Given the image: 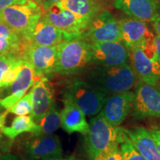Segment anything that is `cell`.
Masks as SVG:
<instances>
[{
  "label": "cell",
  "instance_id": "9c48e42d",
  "mask_svg": "<svg viewBox=\"0 0 160 160\" xmlns=\"http://www.w3.org/2000/svg\"><path fill=\"white\" fill-rule=\"evenodd\" d=\"M132 108L135 119L160 118V90L140 79L136 86Z\"/></svg>",
  "mask_w": 160,
  "mask_h": 160
},
{
  "label": "cell",
  "instance_id": "9a60e30c",
  "mask_svg": "<svg viewBox=\"0 0 160 160\" xmlns=\"http://www.w3.org/2000/svg\"><path fill=\"white\" fill-rule=\"evenodd\" d=\"M31 91L33 102L31 117L37 123L54 102V90L48 78L42 77L36 80Z\"/></svg>",
  "mask_w": 160,
  "mask_h": 160
},
{
  "label": "cell",
  "instance_id": "44dd1931",
  "mask_svg": "<svg viewBox=\"0 0 160 160\" xmlns=\"http://www.w3.org/2000/svg\"><path fill=\"white\" fill-rule=\"evenodd\" d=\"M58 5L91 21L103 9V0H61Z\"/></svg>",
  "mask_w": 160,
  "mask_h": 160
},
{
  "label": "cell",
  "instance_id": "5bb4252c",
  "mask_svg": "<svg viewBox=\"0 0 160 160\" xmlns=\"http://www.w3.org/2000/svg\"><path fill=\"white\" fill-rule=\"evenodd\" d=\"M120 41L130 50L153 40L154 35L150 31L146 22L131 18L119 22Z\"/></svg>",
  "mask_w": 160,
  "mask_h": 160
},
{
  "label": "cell",
  "instance_id": "e0dca14e",
  "mask_svg": "<svg viewBox=\"0 0 160 160\" xmlns=\"http://www.w3.org/2000/svg\"><path fill=\"white\" fill-rule=\"evenodd\" d=\"M79 37L73 36L55 27L45 18H40L28 39L26 43H32L39 45L54 46L59 45L64 40Z\"/></svg>",
  "mask_w": 160,
  "mask_h": 160
},
{
  "label": "cell",
  "instance_id": "7402d4cb",
  "mask_svg": "<svg viewBox=\"0 0 160 160\" xmlns=\"http://www.w3.org/2000/svg\"><path fill=\"white\" fill-rule=\"evenodd\" d=\"M39 125L31 116L28 115L17 116L13 119L11 126L4 127L2 130V133L9 139L11 143L22 133H31L33 135H39Z\"/></svg>",
  "mask_w": 160,
  "mask_h": 160
},
{
  "label": "cell",
  "instance_id": "f546056e",
  "mask_svg": "<svg viewBox=\"0 0 160 160\" xmlns=\"http://www.w3.org/2000/svg\"><path fill=\"white\" fill-rule=\"evenodd\" d=\"M2 160H31L29 158L23 157L21 155L13 154L11 153H6L2 154Z\"/></svg>",
  "mask_w": 160,
  "mask_h": 160
},
{
  "label": "cell",
  "instance_id": "d6a6232c",
  "mask_svg": "<svg viewBox=\"0 0 160 160\" xmlns=\"http://www.w3.org/2000/svg\"><path fill=\"white\" fill-rule=\"evenodd\" d=\"M29 158L31 160H82L80 159L79 158H77L74 157V156H71V157H61V158H46V159H36V158Z\"/></svg>",
  "mask_w": 160,
  "mask_h": 160
},
{
  "label": "cell",
  "instance_id": "4dcf8cb0",
  "mask_svg": "<svg viewBox=\"0 0 160 160\" xmlns=\"http://www.w3.org/2000/svg\"><path fill=\"white\" fill-rule=\"evenodd\" d=\"M28 1H29V0H0V11L10 5L17 3L26 2Z\"/></svg>",
  "mask_w": 160,
  "mask_h": 160
},
{
  "label": "cell",
  "instance_id": "484cf974",
  "mask_svg": "<svg viewBox=\"0 0 160 160\" xmlns=\"http://www.w3.org/2000/svg\"><path fill=\"white\" fill-rule=\"evenodd\" d=\"M120 144V150L123 160H147L135 148L128 135L126 134V132L124 140Z\"/></svg>",
  "mask_w": 160,
  "mask_h": 160
},
{
  "label": "cell",
  "instance_id": "4fadbf2b",
  "mask_svg": "<svg viewBox=\"0 0 160 160\" xmlns=\"http://www.w3.org/2000/svg\"><path fill=\"white\" fill-rule=\"evenodd\" d=\"M86 35L92 43L119 42V22L108 11H105L91 20Z\"/></svg>",
  "mask_w": 160,
  "mask_h": 160
},
{
  "label": "cell",
  "instance_id": "2e32d148",
  "mask_svg": "<svg viewBox=\"0 0 160 160\" xmlns=\"http://www.w3.org/2000/svg\"><path fill=\"white\" fill-rule=\"evenodd\" d=\"M34 72L30 64L24 59L21 69L17 77L8 88L9 92L7 97L0 99V102L5 110H8L21 99L27 91L33 87L36 81Z\"/></svg>",
  "mask_w": 160,
  "mask_h": 160
},
{
  "label": "cell",
  "instance_id": "836d02e7",
  "mask_svg": "<svg viewBox=\"0 0 160 160\" xmlns=\"http://www.w3.org/2000/svg\"><path fill=\"white\" fill-rule=\"evenodd\" d=\"M153 44L155 46L156 53H157L158 60L160 63V37L159 36H154L153 38Z\"/></svg>",
  "mask_w": 160,
  "mask_h": 160
},
{
  "label": "cell",
  "instance_id": "30bf717a",
  "mask_svg": "<svg viewBox=\"0 0 160 160\" xmlns=\"http://www.w3.org/2000/svg\"><path fill=\"white\" fill-rule=\"evenodd\" d=\"M45 10V13L42 15L43 18L65 33L73 36H80L91 22L57 3L53 4Z\"/></svg>",
  "mask_w": 160,
  "mask_h": 160
},
{
  "label": "cell",
  "instance_id": "6da1fadb",
  "mask_svg": "<svg viewBox=\"0 0 160 160\" xmlns=\"http://www.w3.org/2000/svg\"><path fill=\"white\" fill-rule=\"evenodd\" d=\"M136 73L128 64L119 66H98L87 77V82L98 91L109 94L130 91L136 83Z\"/></svg>",
  "mask_w": 160,
  "mask_h": 160
},
{
  "label": "cell",
  "instance_id": "ba28073f",
  "mask_svg": "<svg viewBox=\"0 0 160 160\" xmlns=\"http://www.w3.org/2000/svg\"><path fill=\"white\" fill-rule=\"evenodd\" d=\"M19 149L27 157L36 159L63 157V150L58 136L33 135L21 139Z\"/></svg>",
  "mask_w": 160,
  "mask_h": 160
},
{
  "label": "cell",
  "instance_id": "7c38bea8",
  "mask_svg": "<svg viewBox=\"0 0 160 160\" xmlns=\"http://www.w3.org/2000/svg\"><path fill=\"white\" fill-rule=\"evenodd\" d=\"M134 92L127 91L113 93L106 99L100 113L106 121L113 126H119L123 122L132 109Z\"/></svg>",
  "mask_w": 160,
  "mask_h": 160
},
{
  "label": "cell",
  "instance_id": "d590c367",
  "mask_svg": "<svg viewBox=\"0 0 160 160\" xmlns=\"http://www.w3.org/2000/svg\"><path fill=\"white\" fill-rule=\"evenodd\" d=\"M59 1H61V0H45V2H44L43 5L44 8H48L49 6H51V5H53V4H54L56 2H58Z\"/></svg>",
  "mask_w": 160,
  "mask_h": 160
},
{
  "label": "cell",
  "instance_id": "7a4b0ae2",
  "mask_svg": "<svg viewBox=\"0 0 160 160\" xmlns=\"http://www.w3.org/2000/svg\"><path fill=\"white\" fill-rule=\"evenodd\" d=\"M79 37L65 39L57 45L56 73L62 76L77 74L91 62V44Z\"/></svg>",
  "mask_w": 160,
  "mask_h": 160
},
{
  "label": "cell",
  "instance_id": "f35d334b",
  "mask_svg": "<svg viewBox=\"0 0 160 160\" xmlns=\"http://www.w3.org/2000/svg\"><path fill=\"white\" fill-rule=\"evenodd\" d=\"M2 149L0 148V160H2Z\"/></svg>",
  "mask_w": 160,
  "mask_h": 160
},
{
  "label": "cell",
  "instance_id": "ffe728a7",
  "mask_svg": "<svg viewBox=\"0 0 160 160\" xmlns=\"http://www.w3.org/2000/svg\"><path fill=\"white\" fill-rule=\"evenodd\" d=\"M135 148L147 160H160V153L149 130L138 127L125 130Z\"/></svg>",
  "mask_w": 160,
  "mask_h": 160
},
{
  "label": "cell",
  "instance_id": "cb8c5ba5",
  "mask_svg": "<svg viewBox=\"0 0 160 160\" xmlns=\"http://www.w3.org/2000/svg\"><path fill=\"white\" fill-rule=\"evenodd\" d=\"M22 39L17 33L14 35L0 36V55L2 54H18L22 49Z\"/></svg>",
  "mask_w": 160,
  "mask_h": 160
},
{
  "label": "cell",
  "instance_id": "e575fe53",
  "mask_svg": "<svg viewBox=\"0 0 160 160\" xmlns=\"http://www.w3.org/2000/svg\"><path fill=\"white\" fill-rule=\"evenodd\" d=\"M8 113V112L7 111L0 113V132H2V130L3 128L5 127V122Z\"/></svg>",
  "mask_w": 160,
  "mask_h": 160
},
{
  "label": "cell",
  "instance_id": "5b68a950",
  "mask_svg": "<svg viewBox=\"0 0 160 160\" xmlns=\"http://www.w3.org/2000/svg\"><path fill=\"white\" fill-rule=\"evenodd\" d=\"M62 95L63 99L74 104L88 117L100 113L108 98L107 94L82 80H74L68 84L63 89Z\"/></svg>",
  "mask_w": 160,
  "mask_h": 160
},
{
  "label": "cell",
  "instance_id": "d6986e66",
  "mask_svg": "<svg viewBox=\"0 0 160 160\" xmlns=\"http://www.w3.org/2000/svg\"><path fill=\"white\" fill-rule=\"evenodd\" d=\"M63 102L64 108L60 112L62 129L69 134L73 133L87 134L89 131V124L86 120L84 112L68 100L63 99Z\"/></svg>",
  "mask_w": 160,
  "mask_h": 160
},
{
  "label": "cell",
  "instance_id": "4316f807",
  "mask_svg": "<svg viewBox=\"0 0 160 160\" xmlns=\"http://www.w3.org/2000/svg\"><path fill=\"white\" fill-rule=\"evenodd\" d=\"M21 57L22 56L13 53L0 55V89L2 82L5 75Z\"/></svg>",
  "mask_w": 160,
  "mask_h": 160
},
{
  "label": "cell",
  "instance_id": "83f0119b",
  "mask_svg": "<svg viewBox=\"0 0 160 160\" xmlns=\"http://www.w3.org/2000/svg\"><path fill=\"white\" fill-rule=\"evenodd\" d=\"M95 160H123L119 143L110 145L108 148L102 152Z\"/></svg>",
  "mask_w": 160,
  "mask_h": 160
},
{
  "label": "cell",
  "instance_id": "603a6c76",
  "mask_svg": "<svg viewBox=\"0 0 160 160\" xmlns=\"http://www.w3.org/2000/svg\"><path fill=\"white\" fill-rule=\"evenodd\" d=\"M39 127V135H51L61 127L60 112L55 102L52 104L45 116L37 123Z\"/></svg>",
  "mask_w": 160,
  "mask_h": 160
},
{
  "label": "cell",
  "instance_id": "8fae6325",
  "mask_svg": "<svg viewBox=\"0 0 160 160\" xmlns=\"http://www.w3.org/2000/svg\"><path fill=\"white\" fill-rule=\"evenodd\" d=\"M91 62L99 66L112 67L128 63L129 53L122 42L91 43Z\"/></svg>",
  "mask_w": 160,
  "mask_h": 160
},
{
  "label": "cell",
  "instance_id": "1f68e13d",
  "mask_svg": "<svg viewBox=\"0 0 160 160\" xmlns=\"http://www.w3.org/2000/svg\"><path fill=\"white\" fill-rule=\"evenodd\" d=\"M151 22L157 35L160 37V13H157L155 16V17L152 19Z\"/></svg>",
  "mask_w": 160,
  "mask_h": 160
},
{
  "label": "cell",
  "instance_id": "74e56055",
  "mask_svg": "<svg viewBox=\"0 0 160 160\" xmlns=\"http://www.w3.org/2000/svg\"><path fill=\"white\" fill-rule=\"evenodd\" d=\"M5 108H4L2 107V105H1V102H0V113H3L4 112V111H5Z\"/></svg>",
  "mask_w": 160,
  "mask_h": 160
},
{
  "label": "cell",
  "instance_id": "52a82bcc",
  "mask_svg": "<svg viewBox=\"0 0 160 160\" xmlns=\"http://www.w3.org/2000/svg\"><path fill=\"white\" fill-rule=\"evenodd\" d=\"M22 57L32 67L36 78L48 79L55 73L57 45L45 46L27 43L23 47Z\"/></svg>",
  "mask_w": 160,
  "mask_h": 160
},
{
  "label": "cell",
  "instance_id": "8992f818",
  "mask_svg": "<svg viewBox=\"0 0 160 160\" xmlns=\"http://www.w3.org/2000/svg\"><path fill=\"white\" fill-rule=\"evenodd\" d=\"M133 70L136 76L148 85L156 86L160 81V63L153 40L131 49Z\"/></svg>",
  "mask_w": 160,
  "mask_h": 160
},
{
  "label": "cell",
  "instance_id": "277c9868",
  "mask_svg": "<svg viewBox=\"0 0 160 160\" xmlns=\"http://www.w3.org/2000/svg\"><path fill=\"white\" fill-rule=\"evenodd\" d=\"M42 13L34 2L10 5L0 11V20L21 37L26 42Z\"/></svg>",
  "mask_w": 160,
  "mask_h": 160
},
{
  "label": "cell",
  "instance_id": "ac0fdd59",
  "mask_svg": "<svg viewBox=\"0 0 160 160\" xmlns=\"http://www.w3.org/2000/svg\"><path fill=\"white\" fill-rule=\"evenodd\" d=\"M116 8L132 18L151 22L157 14V0H113Z\"/></svg>",
  "mask_w": 160,
  "mask_h": 160
},
{
  "label": "cell",
  "instance_id": "8d00e7d4",
  "mask_svg": "<svg viewBox=\"0 0 160 160\" xmlns=\"http://www.w3.org/2000/svg\"><path fill=\"white\" fill-rule=\"evenodd\" d=\"M2 138V132H0V148L3 151H5L6 149H8V145L7 144H4Z\"/></svg>",
  "mask_w": 160,
  "mask_h": 160
},
{
  "label": "cell",
  "instance_id": "f1b7e54d",
  "mask_svg": "<svg viewBox=\"0 0 160 160\" xmlns=\"http://www.w3.org/2000/svg\"><path fill=\"white\" fill-rule=\"evenodd\" d=\"M150 133L154 140L158 151L160 153V128H155L150 130Z\"/></svg>",
  "mask_w": 160,
  "mask_h": 160
},
{
  "label": "cell",
  "instance_id": "3957f363",
  "mask_svg": "<svg viewBox=\"0 0 160 160\" xmlns=\"http://www.w3.org/2000/svg\"><path fill=\"white\" fill-rule=\"evenodd\" d=\"M85 136L86 155L90 160H95L110 145L123 141L125 129L110 125L99 113L91 119L88 133Z\"/></svg>",
  "mask_w": 160,
  "mask_h": 160
},
{
  "label": "cell",
  "instance_id": "d4e9b609",
  "mask_svg": "<svg viewBox=\"0 0 160 160\" xmlns=\"http://www.w3.org/2000/svg\"><path fill=\"white\" fill-rule=\"evenodd\" d=\"M33 109L31 91L24 95L18 100L11 108L7 110L8 113H12L17 116H27L31 114Z\"/></svg>",
  "mask_w": 160,
  "mask_h": 160
}]
</instances>
